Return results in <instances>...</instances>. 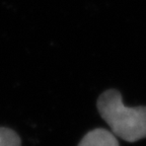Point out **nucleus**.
Listing matches in <instances>:
<instances>
[{
	"mask_svg": "<svg viewBox=\"0 0 146 146\" xmlns=\"http://www.w3.org/2000/svg\"><path fill=\"white\" fill-rule=\"evenodd\" d=\"M78 146H120V144L111 131L98 128L85 134Z\"/></svg>",
	"mask_w": 146,
	"mask_h": 146,
	"instance_id": "nucleus-2",
	"label": "nucleus"
},
{
	"mask_svg": "<svg viewBox=\"0 0 146 146\" xmlns=\"http://www.w3.org/2000/svg\"><path fill=\"white\" fill-rule=\"evenodd\" d=\"M21 138L11 129L0 128V146H21Z\"/></svg>",
	"mask_w": 146,
	"mask_h": 146,
	"instance_id": "nucleus-3",
	"label": "nucleus"
},
{
	"mask_svg": "<svg viewBox=\"0 0 146 146\" xmlns=\"http://www.w3.org/2000/svg\"><path fill=\"white\" fill-rule=\"evenodd\" d=\"M96 105L100 115L116 137L127 142L146 138V107H126L117 89L103 92Z\"/></svg>",
	"mask_w": 146,
	"mask_h": 146,
	"instance_id": "nucleus-1",
	"label": "nucleus"
}]
</instances>
